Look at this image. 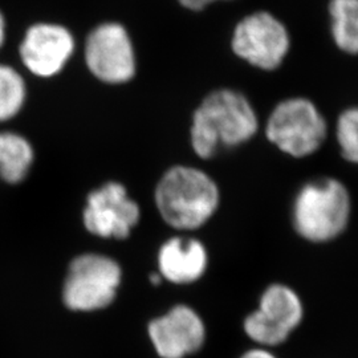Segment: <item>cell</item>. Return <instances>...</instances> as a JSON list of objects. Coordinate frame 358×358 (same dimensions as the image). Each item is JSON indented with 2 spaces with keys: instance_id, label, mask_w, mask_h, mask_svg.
Returning <instances> with one entry per match:
<instances>
[{
  "instance_id": "cell-19",
  "label": "cell",
  "mask_w": 358,
  "mask_h": 358,
  "mask_svg": "<svg viewBox=\"0 0 358 358\" xmlns=\"http://www.w3.org/2000/svg\"><path fill=\"white\" fill-rule=\"evenodd\" d=\"M4 19H3V16H1V13H0V47L3 45V41H4Z\"/></svg>"
},
{
  "instance_id": "cell-13",
  "label": "cell",
  "mask_w": 358,
  "mask_h": 358,
  "mask_svg": "<svg viewBox=\"0 0 358 358\" xmlns=\"http://www.w3.org/2000/svg\"><path fill=\"white\" fill-rule=\"evenodd\" d=\"M34 162V150L24 137L16 133H0V178L19 183L26 178Z\"/></svg>"
},
{
  "instance_id": "cell-12",
  "label": "cell",
  "mask_w": 358,
  "mask_h": 358,
  "mask_svg": "<svg viewBox=\"0 0 358 358\" xmlns=\"http://www.w3.org/2000/svg\"><path fill=\"white\" fill-rule=\"evenodd\" d=\"M208 262L205 244L189 236H174L158 251L159 275L173 284L198 282L205 276Z\"/></svg>"
},
{
  "instance_id": "cell-15",
  "label": "cell",
  "mask_w": 358,
  "mask_h": 358,
  "mask_svg": "<svg viewBox=\"0 0 358 358\" xmlns=\"http://www.w3.org/2000/svg\"><path fill=\"white\" fill-rule=\"evenodd\" d=\"M26 100V85L22 76L7 65H0V121L17 115Z\"/></svg>"
},
{
  "instance_id": "cell-2",
  "label": "cell",
  "mask_w": 358,
  "mask_h": 358,
  "mask_svg": "<svg viewBox=\"0 0 358 358\" xmlns=\"http://www.w3.org/2000/svg\"><path fill=\"white\" fill-rule=\"evenodd\" d=\"M155 205L173 229L194 231L217 214L220 189L215 179L198 167L169 169L155 187Z\"/></svg>"
},
{
  "instance_id": "cell-7",
  "label": "cell",
  "mask_w": 358,
  "mask_h": 358,
  "mask_svg": "<svg viewBox=\"0 0 358 358\" xmlns=\"http://www.w3.org/2000/svg\"><path fill=\"white\" fill-rule=\"evenodd\" d=\"M231 47L248 64L263 71H275L288 55L291 40L287 28L273 15L256 13L245 16L236 26Z\"/></svg>"
},
{
  "instance_id": "cell-9",
  "label": "cell",
  "mask_w": 358,
  "mask_h": 358,
  "mask_svg": "<svg viewBox=\"0 0 358 358\" xmlns=\"http://www.w3.org/2000/svg\"><path fill=\"white\" fill-rule=\"evenodd\" d=\"M83 219L96 236L125 239L140 220V207L121 183L109 182L90 192Z\"/></svg>"
},
{
  "instance_id": "cell-17",
  "label": "cell",
  "mask_w": 358,
  "mask_h": 358,
  "mask_svg": "<svg viewBox=\"0 0 358 358\" xmlns=\"http://www.w3.org/2000/svg\"><path fill=\"white\" fill-rule=\"evenodd\" d=\"M238 358H278L275 353L271 352L268 348H263V346H255L251 348L248 350H245Z\"/></svg>"
},
{
  "instance_id": "cell-18",
  "label": "cell",
  "mask_w": 358,
  "mask_h": 358,
  "mask_svg": "<svg viewBox=\"0 0 358 358\" xmlns=\"http://www.w3.org/2000/svg\"><path fill=\"white\" fill-rule=\"evenodd\" d=\"M214 1H217V0H179V3L183 7L192 10V11H201Z\"/></svg>"
},
{
  "instance_id": "cell-10",
  "label": "cell",
  "mask_w": 358,
  "mask_h": 358,
  "mask_svg": "<svg viewBox=\"0 0 358 358\" xmlns=\"http://www.w3.org/2000/svg\"><path fill=\"white\" fill-rule=\"evenodd\" d=\"M148 333L161 358L189 357L205 346L207 338L205 321L186 304H178L150 321Z\"/></svg>"
},
{
  "instance_id": "cell-14",
  "label": "cell",
  "mask_w": 358,
  "mask_h": 358,
  "mask_svg": "<svg viewBox=\"0 0 358 358\" xmlns=\"http://www.w3.org/2000/svg\"><path fill=\"white\" fill-rule=\"evenodd\" d=\"M332 36L341 51L358 53V0H332L329 4Z\"/></svg>"
},
{
  "instance_id": "cell-8",
  "label": "cell",
  "mask_w": 358,
  "mask_h": 358,
  "mask_svg": "<svg viewBox=\"0 0 358 358\" xmlns=\"http://www.w3.org/2000/svg\"><path fill=\"white\" fill-rule=\"evenodd\" d=\"M90 72L109 84L127 83L136 73V57L125 28L106 23L92 31L85 44Z\"/></svg>"
},
{
  "instance_id": "cell-3",
  "label": "cell",
  "mask_w": 358,
  "mask_h": 358,
  "mask_svg": "<svg viewBox=\"0 0 358 358\" xmlns=\"http://www.w3.org/2000/svg\"><path fill=\"white\" fill-rule=\"evenodd\" d=\"M352 217V198L345 185L333 177L304 183L292 202V226L310 243H328L343 235Z\"/></svg>"
},
{
  "instance_id": "cell-11",
  "label": "cell",
  "mask_w": 358,
  "mask_h": 358,
  "mask_svg": "<svg viewBox=\"0 0 358 358\" xmlns=\"http://www.w3.org/2000/svg\"><path fill=\"white\" fill-rule=\"evenodd\" d=\"M73 50L75 41L66 28L56 24H36L27 31L20 45V56L34 75L52 77L64 68Z\"/></svg>"
},
{
  "instance_id": "cell-4",
  "label": "cell",
  "mask_w": 358,
  "mask_h": 358,
  "mask_svg": "<svg viewBox=\"0 0 358 358\" xmlns=\"http://www.w3.org/2000/svg\"><path fill=\"white\" fill-rule=\"evenodd\" d=\"M269 143L292 158H306L320 150L328 136V122L316 103L291 97L278 103L266 121Z\"/></svg>"
},
{
  "instance_id": "cell-16",
  "label": "cell",
  "mask_w": 358,
  "mask_h": 358,
  "mask_svg": "<svg viewBox=\"0 0 358 358\" xmlns=\"http://www.w3.org/2000/svg\"><path fill=\"white\" fill-rule=\"evenodd\" d=\"M336 140L341 157L358 165V106L343 110L336 122Z\"/></svg>"
},
{
  "instance_id": "cell-1",
  "label": "cell",
  "mask_w": 358,
  "mask_h": 358,
  "mask_svg": "<svg viewBox=\"0 0 358 358\" xmlns=\"http://www.w3.org/2000/svg\"><path fill=\"white\" fill-rule=\"evenodd\" d=\"M259 130V118L251 101L238 90L208 93L192 115L190 142L201 159L251 141Z\"/></svg>"
},
{
  "instance_id": "cell-5",
  "label": "cell",
  "mask_w": 358,
  "mask_h": 358,
  "mask_svg": "<svg viewBox=\"0 0 358 358\" xmlns=\"http://www.w3.org/2000/svg\"><path fill=\"white\" fill-rule=\"evenodd\" d=\"M304 303L292 287L272 282L262 292L257 308L243 320L245 336L263 348L282 345L304 320Z\"/></svg>"
},
{
  "instance_id": "cell-6",
  "label": "cell",
  "mask_w": 358,
  "mask_h": 358,
  "mask_svg": "<svg viewBox=\"0 0 358 358\" xmlns=\"http://www.w3.org/2000/svg\"><path fill=\"white\" fill-rule=\"evenodd\" d=\"M121 282V268L113 259L97 254L76 257L68 271L63 300L69 309L92 312L110 306Z\"/></svg>"
}]
</instances>
